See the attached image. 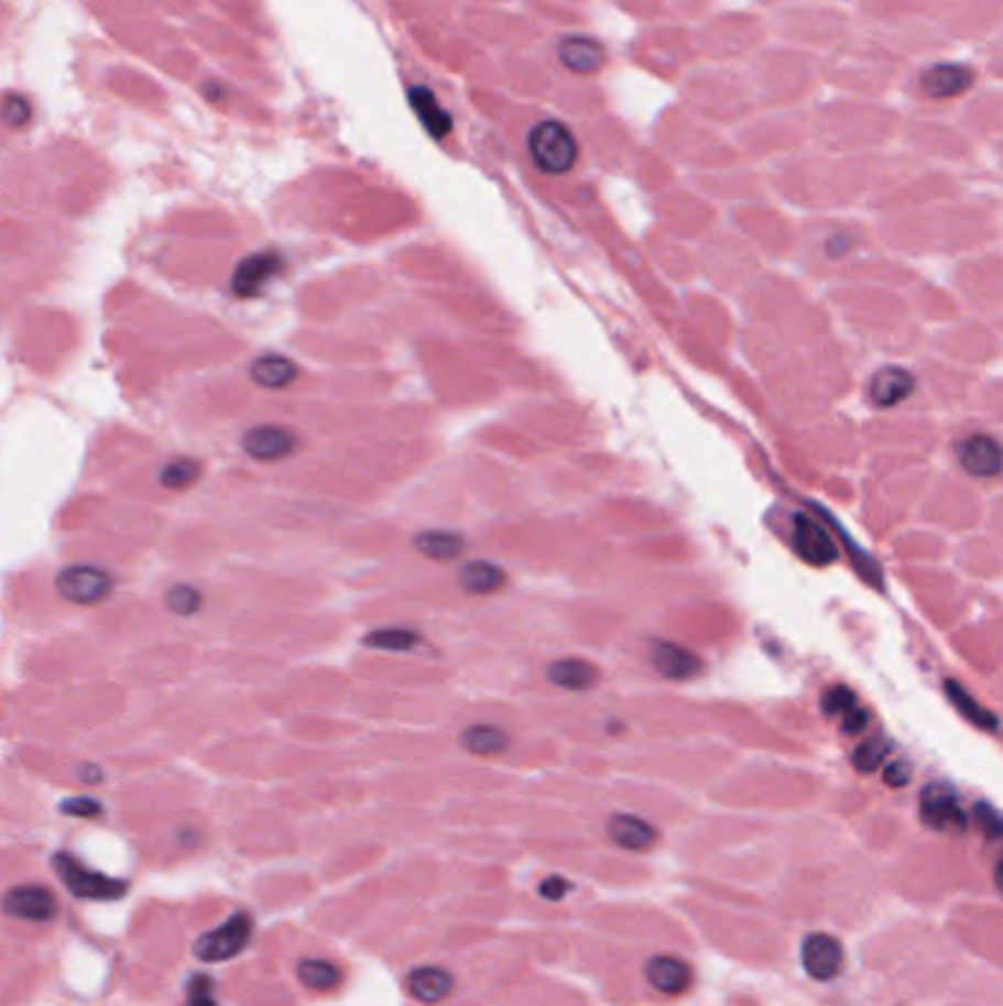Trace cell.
Segmentation results:
<instances>
[{"label": "cell", "instance_id": "cell-11", "mask_svg": "<svg viewBox=\"0 0 1003 1006\" xmlns=\"http://www.w3.org/2000/svg\"><path fill=\"white\" fill-rule=\"evenodd\" d=\"M974 86V72L959 63H936L922 72V91L933 100H950Z\"/></svg>", "mask_w": 1003, "mask_h": 1006}, {"label": "cell", "instance_id": "cell-25", "mask_svg": "<svg viewBox=\"0 0 1003 1006\" xmlns=\"http://www.w3.org/2000/svg\"><path fill=\"white\" fill-rule=\"evenodd\" d=\"M297 980L313 992H332V988H339L341 971L330 960H301Z\"/></svg>", "mask_w": 1003, "mask_h": 1006}, {"label": "cell", "instance_id": "cell-19", "mask_svg": "<svg viewBox=\"0 0 1003 1006\" xmlns=\"http://www.w3.org/2000/svg\"><path fill=\"white\" fill-rule=\"evenodd\" d=\"M297 378H301L297 362L288 360V357H283V353H265V357H260V360H253V365H251L253 383L262 389H271V392L288 389Z\"/></svg>", "mask_w": 1003, "mask_h": 1006}, {"label": "cell", "instance_id": "cell-3", "mask_svg": "<svg viewBox=\"0 0 1003 1006\" xmlns=\"http://www.w3.org/2000/svg\"><path fill=\"white\" fill-rule=\"evenodd\" d=\"M54 872L56 877L65 883V889L80 900H118L127 892L124 881H116V877H107V874L91 872V868H86V865L72 854H56Z\"/></svg>", "mask_w": 1003, "mask_h": 1006}, {"label": "cell", "instance_id": "cell-6", "mask_svg": "<svg viewBox=\"0 0 1003 1006\" xmlns=\"http://www.w3.org/2000/svg\"><path fill=\"white\" fill-rule=\"evenodd\" d=\"M301 448V439L292 427L283 424H260L242 436V450L257 462H280Z\"/></svg>", "mask_w": 1003, "mask_h": 1006}, {"label": "cell", "instance_id": "cell-7", "mask_svg": "<svg viewBox=\"0 0 1003 1006\" xmlns=\"http://www.w3.org/2000/svg\"><path fill=\"white\" fill-rule=\"evenodd\" d=\"M792 545H795L797 557L809 562V566H830L839 557L836 542L830 539V533L821 522H816L813 515H795L792 518Z\"/></svg>", "mask_w": 1003, "mask_h": 1006}, {"label": "cell", "instance_id": "cell-39", "mask_svg": "<svg viewBox=\"0 0 1003 1006\" xmlns=\"http://www.w3.org/2000/svg\"><path fill=\"white\" fill-rule=\"evenodd\" d=\"M80 777L86 783H91V780L98 783L100 780V768H95V765H89V768H80Z\"/></svg>", "mask_w": 1003, "mask_h": 1006}, {"label": "cell", "instance_id": "cell-1", "mask_svg": "<svg viewBox=\"0 0 1003 1006\" xmlns=\"http://www.w3.org/2000/svg\"><path fill=\"white\" fill-rule=\"evenodd\" d=\"M527 147L538 168L545 174H554V177L556 174L571 172L574 165H577V156H580V144L574 139V133L563 121H556V118L538 121L530 130Z\"/></svg>", "mask_w": 1003, "mask_h": 1006}, {"label": "cell", "instance_id": "cell-20", "mask_svg": "<svg viewBox=\"0 0 1003 1006\" xmlns=\"http://www.w3.org/2000/svg\"><path fill=\"white\" fill-rule=\"evenodd\" d=\"M607 833L619 848L624 851H647V848L656 842V830L647 824L645 818L639 816H628V812H619V816L610 818V824H607Z\"/></svg>", "mask_w": 1003, "mask_h": 1006}, {"label": "cell", "instance_id": "cell-12", "mask_svg": "<svg viewBox=\"0 0 1003 1006\" xmlns=\"http://www.w3.org/2000/svg\"><path fill=\"white\" fill-rule=\"evenodd\" d=\"M959 462L968 474L983 477V480L997 477L1003 471V445L992 436H985V433H974L971 439L962 441Z\"/></svg>", "mask_w": 1003, "mask_h": 1006}, {"label": "cell", "instance_id": "cell-31", "mask_svg": "<svg viewBox=\"0 0 1003 1006\" xmlns=\"http://www.w3.org/2000/svg\"><path fill=\"white\" fill-rule=\"evenodd\" d=\"M186 1006H218L216 980L207 974H192L186 983Z\"/></svg>", "mask_w": 1003, "mask_h": 1006}, {"label": "cell", "instance_id": "cell-32", "mask_svg": "<svg viewBox=\"0 0 1003 1006\" xmlns=\"http://www.w3.org/2000/svg\"><path fill=\"white\" fill-rule=\"evenodd\" d=\"M853 707H857V698H853V692L848 686H833V689H827L825 698H821V710H825V715H830V719H844Z\"/></svg>", "mask_w": 1003, "mask_h": 1006}, {"label": "cell", "instance_id": "cell-14", "mask_svg": "<svg viewBox=\"0 0 1003 1006\" xmlns=\"http://www.w3.org/2000/svg\"><path fill=\"white\" fill-rule=\"evenodd\" d=\"M559 63L574 74H598L607 63V51L598 39L591 36H565L559 39Z\"/></svg>", "mask_w": 1003, "mask_h": 1006}, {"label": "cell", "instance_id": "cell-4", "mask_svg": "<svg viewBox=\"0 0 1003 1006\" xmlns=\"http://www.w3.org/2000/svg\"><path fill=\"white\" fill-rule=\"evenodd\" d=\"M112 575H109L107 568L100 566H86V562H74V566L59 568V575H56V592L59 598H65L68 603H77V606H95V603H103L112 592Z\"/></svg>", "mask_w": 1003, "mask_h": 1006}, {"label": "cell", "instance_id": "cell-10", "mask_svg": "<svg viewBox=\"0 0 1003 1006\" xmlns=\"http://www.w3.org/2000/svg\"><path fill=\"white\" fill-rule=\"evenodd\" d=\"M800 962L813 980H833L844 962L842 942L830 933H809L800 944Z\"/></svg>", "mask_w": 1003, "mask_h": 1006}, {"label": "cell", "instance_id": "cell-5", "mask_svg": "<svg viewBox=\"0 0 1003 1006\" xmlns=\"http://www.w3.org/2000/svg\"><path fill=\"white\" fill-rule=\"evenodd\" d=\"M56 909H59V900L47 886L42 883H24V886H12L7 892V898H3V912L15 921H33V925H42V921H51L56 916Z\"/></svg>", "mask_w": 1003, "mask_h": 1006}, {"label": "cell", "instance_id": "cell-22", "mask_svg": "<svg viewBox=\"0 0 1003 1006\" xmlns=\"http://www.w3.org/2000/svg\"><path fill=\"white\" fill-rule=\"evenodd\" d=\"M459 586L468 594H494L506 586V571L489 559H475L459 568Z\"/></svg>", "mask_w": 1003, "mask_h": 1006}, {"label": "cell", "instance_id": "cell-35", "mask_svg": "<svg viewBox=\"0 0 1003 1006\" xmlns=\"http://www.w3.org/2000/svg\"><path fill=\"white\" fill-rule=\"evenodd\" d=\"M63 812L77 818H95L100 816V803L95 798H72L63 803Z\"/></svg>", "mask_w": 1003, "mask_h": 1006}, {"label": "cell", "instance_id": "cell-34", "mask_svg": "<svg viewBox=\"0 0 1003 1006\" xmlns=\"http://www.w3.org/2000/svg\"><path fill=\"white\" fill-rule=\"evenodd\" d=\"M977 824H980V830H983L989 839L1003 835V816L992 807V803H977Z\"/></svg>", "mask_w": 1003, "mask_h": 1006}, {"label": "cell", "instance_id": "cell-21", "mask_svg": "<svg viewBox=\"0 0 1003 1006\" xmlns=\"http://www.w3.org/2000/svg\"><path fill=\"white\" fill-rule=\"evenodd\" d=\"M410 103H413L415 116L422 118V124L430 130L433 139H445L454 130V118L450 112L439 103V98L433 95V89L427 86H413L410 89Z\"/></svg>", "mask_w": 1003, "mask_h": 1006}, {"label": "cell", "instance_id": "cell-38", "mask_svg": "<svg viewBox=\"0 0 1003 1006\" xmlns=\"http://www.w3.org/2000/svg\"><path fill=\"white\" fill-rule=\"evenodd\" d=\"M865 724H869V710H862L860 703H857V707H853V710L842 719L844 733H860V730L865 728Z\"/></svg>", "mask_w": 1003, "mask_h": 1006}, {"label": "cell", "instance_id": "cell-27", "mask_svg": "<svg viewBox=\"0 0 1003 1006\" xmlns=\"http://www.w3.org/2000/svg\"><path fill=\"white\" fill-rule=\"evenodd\" d=\"M945 692H948L950 703H953V707L959 710V715H966L971 724H977V728H983V730L997 728V719H994L992 712L985 710L983 703H977L974 698L962 689V686L953 684V680H948V684H945Z\"/></svg>", "mask_w": 1003, "mask_h": 1006}, {"label": "cell", "instance_id": "cell-2", "mask_svg": "<svg viewBox=\"0 0 1003 1006\" xmlns=\"http://www.w3.org/2000/svg\"><path fill=\"white\" fill-rule=\"evenodd\" d=\"M253 936V918L251 912H230L225 925L212 927L207 933H200L195 939V956L200 962H225L233 960L236 953H242L248 948Z\"/></svg>", "mask_w": 1003, "mask_h": 1006}, {"label": "cell", "instance_id": "cell-9", "mask_svg": "<svg viewBox=\"0 0 1003 1006\" xmlns=\"http://www.w3.org/2000/svg\"><path fill=\"white\" fill-rule=\"evenodd\" d=\"M283 271V256L277 251H257L251 256H244L233 271V295L239 297H253L260 295L262 288L269 286L271 280L277 277Z\"/></svg>", "mask_w": 1003, "mask_h": 1006}, {"label": "cell", "instance_id": "cell-36", "mask_svg": "<svg viewBox=\"0 0 1003 1006\" xmlns=\"http://www.w3.org/2000/svg\"><path fill=\"white\" fill-rule=\"evenodd\" d=\"M571 889V883L563 881V877H547V881L538 883V895L545 900H563Z\"/></svg>", "mask_w": 1003, "mask_h": 1006}, {"label": "cell", "instance_id": "cell-15", "mask_svg": "<svg viewBox=\"0 0 1003 1006\" xmlns=\"http://www.w3.org/2000/svg\"><path fill=\"white\" fill-rule=\"evenodd\" d=\"M406 992L418 1000V1004L436 1006L445 997H450L454 992V977L450 971L439 969V965H422L406 974Z\"/></svg>", "mask_w": 1003, "mask_h": 1006}, {"label": "cell", "instance_id": "cell-26", "mask_svg": "<svg viewBox=\"0 0 1003 1006\" xmlns=\"http://www.w3.org/2000/svg\"><path fill=\"white\" fill-rule=\"evenodd\" d=\"M200 471H204V466L195 457H174L160 468V483L165 489L183 492V489H188V485H195L200 480Z\"/></svg>", "mask_w": 1003, "mask_h": 1006}, {"label": "cell", "instance_id": "cell-16", "mask_svg": "<svg viewBox=\"0 0 1003 1006\" xmlns=\"http://www.w3.org/2000/svg\"><path fill=\"white\" fill-rule=\"evenodd\" d=\"M915 380L909 371L897 369V365H888V369H880L869 383V401L880 409H888V406H897L904 397L913 395Z\"/></svg>", "mask_w": 1003, "mask_h": 1006}, {"label": "cell", "instance_id": "cell-33", "mask_svg": "<svg viewBox=\"0 0 1003 1006\" xmlns=\"http://www.w3.org/2000/svg\"><path fill=\"white\" fill-rule=\"evenodd\" d=\"M3 121L10 127H24L30 121V103L15 91L3 98Z\"/></svg>", "mask_w": 1003, "mask_h": 1006}, {"label": "cell", "instance_id": "cell-41", "mask_svg": "<svg viewBox=\"0 0 1003 1006\" xmlns=\"http://www.w3.org/2000/svg\"><path fill=\"white\" fill-rule=\"evenodd\" d=\"M207 98H221V89L218 86H207Z\"/></svg>", "mask_w": 1003, "mask_h": 1006}, {"label": "cell", "instance_id": "cell-18", "mask_svg": "<svg viewBox=\"0 0 1003 1006\" xmlns=\"http://www.w3.org/2000/svg\"><path fill=\"white\" fill-rule=\"evenodd\" d=\"M547 680L559 689H568V692H586L591 686L600 680L598 665L589 663V659H577V656H568V659H556L547 668Z\"/></svg>", "mask_w": 1003, "mask_h": 1006}, {"label": "cell", "instance_id": "cell-8", "mask_svg": "<svg viewBox=\"0 0 1003 1006\" xmlns=\"http://www.w3.org/2000/svg\"><path fill=\"white\" fill-rule=\"evenodd\" d=\"M922 818L924 824L941 833H962L966 830V812L959 809L957 791L945 783H933L922 791Z\"/></svg>", "mask_w": 1003, "mask_h": 1006}, {"label": "cell", "instance_id": "cell-28", "mask_svg": "<svg viewBox=\"0 0 1003 1006\" xmlns=\"http://www.w3.org/2000/svg\"><path fill=\"white\" fill-rule=\"evenodd\" d=\"M418 642H422V636H418L415 630H401V627L374 630V633H368L366 636L368 647H377V650H394V654H397V650H413Z\"/></svg>", "mask_w": 1003, "mask_h": 1006}, {"label": "cell", "instance_id": "cell-13", "mask_svg": "<svg viewBox=\"0 0 1003 1006\" xmlns=\"http://www.w3.org/2000/svg\"><path fill=\"white\" fill-rule=\"evenodd\" d=\"M645 977L651 983V988H656L659 995H683L691 986V965L686 960H680V956L659 953V956L647 960Z\"/></svg>", "mask_w": 1003, "mask_h": 1006}, {"label": "cell", "instance_id": "cell-30", "mask_svg": "<svg viewBox=\"0 0 1003 1006\" xmlns=\"http://www.w3.org/2000/svg\"><path fill=\"white\" fill-rule=\"evenodd\" d=\"M886 754H888L886 739H880V736L865 739V742H860V745H857V751H853V765H857L860 772L871 774V772H877L880 765H883Z\"/></svg>", "mask_w": 1003, "mask_h": 1006}, {"label": "cell", "instance_id": "cell-37", "mask_svg": "<svg viewBox=\"0 0 1003 1006\" xmlns=\"http://www.w3.org/2000/svg\"><path fill=\"white\" fill-rule=\"evenodd\" d=\"M883 777H886L888 786H895V789H901V786H906V783H909V765H906V763H888L886 768H883Z\"/></svg>", "mask_w": 1003, "mask_h": 1006}, {"label": "cell", "instance_id": "cell-23", "mask_svg": "<svg viewBox=\"0 0 1003 1006\" xmlns=\"http://www.w3.org/2000/svg\"><path fill=\"white\" fill-rule=\"evenodd\" d=\"M462 747H466L468 754L477 756H494L503 754L506 747H510V733L498 724H471V728L462 730Z\"/></svg>", "mask_w": 1003, "mask_h": 1006}, {"label": "cell", "instance_id": "cell-29", "mask_svg": "<svg viewBox=\"0 0 1003 1006\" xmlns=\"http://www.w3.org/2000/svg\"><path fill=\"white\" fill-rule=\"evenodd\" d=\"M162 601H165L168 612H174L179 619H188V615L200 612V606H204V594H200V589H195V586L177 583L171 586Z\"/></svg>", "mask_w": 1003, "mask_h": 1006}, {"label": "cell", "instance_id": "cell-17", "mask_svg": "<svg viewBox=\"0 0 1003 1006\" xmlns=\"http://www.w3.org/2000/svg\"><path fill=\"white\" fill-rule=\"evenodd\" d=\"M651 665L656 668V675L668 677V680H686V677H695L700 671L698 656L683 645H674V642H654Z\"/></svg>", "mask_w": 1003, "mask_h": 1006}, {"label": "cell", "instance_id": "cell-24", "mask_svg": "<svg viewBox=\"0 0 1003 1006\" xmlns=\"http://www.w3.org/2000/svg\"><path fill=\"white\" fill-rule=\"evenodd\" d=\"M415 550L422 557L433 559V562H448V559H457L466 550V539L450 531H424L415 536Z\"/></svg>", "mask_w": 1003, "mask_h": 1006}, {"label": "cell", "instance_id": "cell-40", "mask_svg": "<svg viewBox=\"0 0 1003 1006\" xmlns=\"http://www.w3.org/2000/svg\"><path fill=\"white\" fill-rule=\"evenodd\" d=\"M994 881H997V889L1003 892V854L1001 860H997V868H994Z\"/></svg>", "mask_w": 1003, "mask_h": 1006}]
</instances>
